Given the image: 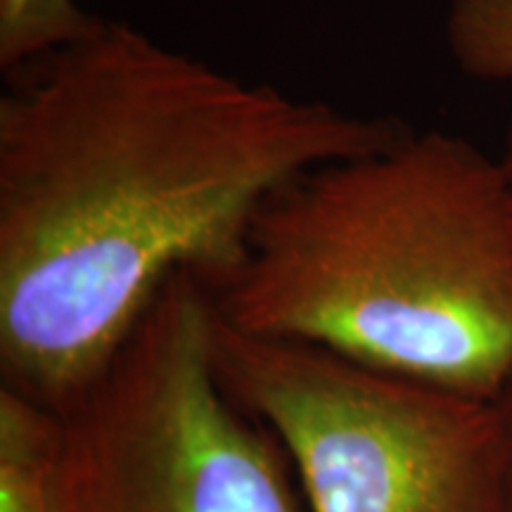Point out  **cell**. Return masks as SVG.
<instances>
[{
    "instance_id": "cell-1",
    "label": "cell",
    "mask_w": 512,
    "mask_h": 512,
    "mask_svg": "<svg viewBox=\"0 0 512 512\" xmlns=\"http://www.w3.org/2000/svg\"><path fill=\"white\" fill-rule=\"evenodd\" d=\"M411 126L245 81L105 19L3 72L0 373L67 413L178 273L238 271L280 185Z\"/></svg>"
},
{
    "instance_id": "cell-2",
    "label": "cell",
    "mask_w": 512,
    "mask_h": 512,
    "mask_svg": "<svg viewBox=\"0 0 512 512\" xmlns=\"http://www.w3.org/2000/svg\"><path fill=\"white\" fill-rule=\"evenodd\" d=\"M209 297L247 335L491 403L512 375V200L498 157L408 128L313 166L261 204L238 271Z\"/></svg>"
},
{
    "instance_id": "cell-3",
    "label": "cell",
    "mask_w": 512,
    "mask_h": 512,
    "mask_svg": "<svg viewBox=\"0 0 512 512\" xmlns=\"http://www.w3.org/2000/svg\"><path fill=\"white\" fill-rule=\"evenodd\" d=\"M230 399L283 444L306 512H510L491 403L211 323Z\"/></svg>"
},
{
    "instance_id": "cell-4",
    "label": "cell",
    "mask_w": 512,
    "mask_h": 512,
    "mask_svg": "<svg viewBox=\"0 0 512 512\" xmlns=\"http://www.w3.org/2000/svg\"><path fill=\"white\" fill-rule=\"evenodd\" d=\"M211 323L207 287L174 275L62 413L64 512H306L283 444L221 387Z\"/></svg>"
},
{
    "instance_id": "cell-5",
    "label": "cell",
    "mask_w": 512,
    "mask_h": 512,
    "mask_svg": "<svg viewBox=\"0 0 512 512\" xmlns=\"http://www.w3.org/2000/svg\"><path fill=\"white\" fill-rule=\"evenodd\" d=\"M64 420L0 387V512H64Z\"/></svg>"
},
{
    "instance_id": "cell-6",
    "label": "cell",
    "mask_w": 512,
    "mask_h": 512,
    "mask_svg": "<svg viewBox=\"0 0 512 512\" xmlns=\"http://www.w3.org/2000/svg\"><path fill=\"white\" fill-rule=\"evenodd\" d=\"M444 34L465 76L512 81V0H446Z\"/></svg>"
},
{
    "instance_id": "cell-7",
    "label": "cell",
    "mask_w": 512,
    "mask_h": 512,
    "mask_svg": "<svg viewBox=\"0 0 512 512\" xmlns=\"http://www.w3.org/2000/svg\"><path fill=\"white\" fill-rule=\"evenodd\" d=\"M100 22L76 0H0V72L79 41Z\"/></svg>"
},
{
    "instance_id": "cell-8",
    "label": "cell",
    "mask_w": 512,
    "mask_h": 512,
    "mask_svg": "<svg viewBox=\"0 0 512 512\" xmlns=\"http://www.w3.org/2000/svg\"><path fill=\"white\" fill-rule=\"evenodd\" d=\"M496 411L498 420V432H501V444H503V460H505V484H508V505L512 512V375L508 382L503 384V389L498 396L491 401Z\"/></svg>"
},
{
    "instance_id": "cell-9",
    "label": "cell",
    "mask_w": 512,
    "mask_h": 512,
    "mask_svg": "<svg viewBox=\"0 0 512 512\" xmlns=\"http://www.w3.org/2000/svg\"><path fill=\"white\" fill-rule=\"evenodd\" d=\"M498 164H501V169H503L505 183H508L510 200H512V117H510L508 131H505V138H503V150H501V157H498Z\"/></svg>"
}]
</instances>
